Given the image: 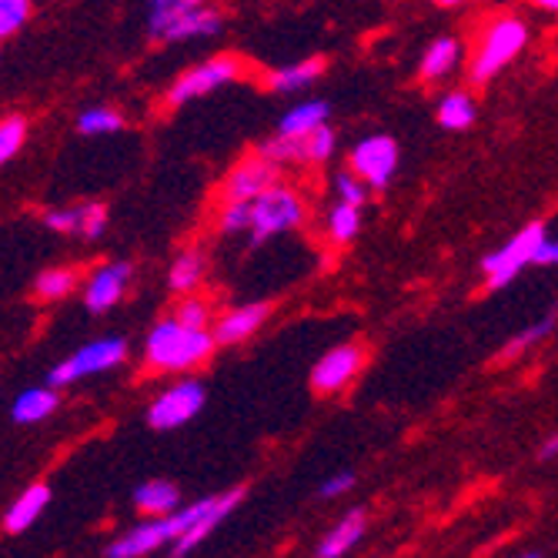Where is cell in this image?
Instances as JSON below:
<instances>
[{
  "instance_id": "obj_1",
  "label": "cell",
  "mask_w": 558,
  "mask_h": 558,
  "mask_svg": "<svg viewBox=\"0 0 558 558\" xmlns=\"http://www.w3.org/2000/svg\"><path fill=\"white\" fill-rule=\"evenodd\" d=\"M218 338L208 328H187L178 318L161 322L155 331L147 335V365H155L161 372H187L201 362L211 359Z\"/></svg>"
},
{
  "instance_id": "obj_2",
  "label": "cell",
  "mask_w": 558,
  "mask_h": 558,
  "mask_svg": "<svg viewBox=\"0 0 558 558\" xmlns=\"http://www.w3.org/2000/svg\"><path fill=\"white\" fill-rule=\"evenodd\" d=\"M208 509H211V498H201V501L187 505V509H181V515H158L155 522H144L137 529H131L128 535H121L108 548V555L111 558H137V555L161 548L165 542H178Z\"/></svg>"
},
{
  "instance_id": "obj_3",
  "label": "cell",
  "mask_w": 558,
  "mask_h": 558,
  "mask_svg": "<svg viewBox=\"0 0 558 558\" xmlns=\"http://www.w3.org/2000/svg\"><path fill=\"white\" fill-rule=\"evenodd\" d=\"M525 40H529V27L519 17H501V21H495L488 27V34H485L482 47L475 50V61L469 68V77L475 84L492 81L525 47Z\"/></svg>"
},
{
  "instance_id": "obj_4",
  "label": "cell",
  "mask_w": 558,
  "mask_h": 558,
  "mask_svg": "<svg viewBox=\"0 0 558 558\" xmlns=\"http://www.w3.org/2000/svg\"><path fill=\"white\" fill-rule=\"evenodd\" d=\"M301 218H304V205L291 187L284 184L268 187L265 194L251 201V244H262L271 234L298 228Z\"/></svg>"
},
{
  "instance_id": "obj_5",
  "label": "cell",
  "mask_w": 558,
  "mask_h": 558,
  "mask_svg": "<svg viewBox=\"0 0 558 558\" xmlns=\"http://www.w3.org/2000/svg\"><path fill=\"white\" fill-rule=\"evenodd\" d=\"M542 241H545V225H529L509 244L498 247L495 255L482 258V271L488 278V288H505L525 265H535Z\"/></svg>"
},
{
  "instance_id": "obj_6",
  "label": "cell",
  "mask_w": 558,
  "mask_h": 558,
  "mask_svg": "<svg viewBox=\"0 0 558 558\" xmlns=\"http://www.w3.org/2000/svg\"><path fill=\"white\" fill-rule=\"evenodd\" d=\"M124 354H128V344H124L121 338H100V341H90V344H84V348L74 354V359L61 362L58 368H50L47 385L61 388V385H71V381H77V378H84V375L108 372V368H114V365L124 362Z\"/></svg>"
},
{
  "instance_id": "obj_7",
  "label": "cell",
  "mask_w": 558,
  "mask_h": 558,
  "mask_svg": "<svg viewBox=\"0 0 558 558\" xmlns=\"http://www.w3.org/2000/svg\"><path fill=\"white\" fill-rule=\"evenodd\" d=\"M201 409H205V388L197 381H181L155 398V404L147 409V425L155 432H171L187 425Z\"/></svg>"
},
{
  "instance_id": "obj_8",
  "label": "cell",
  "mask_w": 558,
  "mask_h": 558,
  "mask_svg": "<svg viewBox=\"0 0 558 558\" xmlns=\"http://www.w3.org/2000/svg\"><path fill=\"white\" fill-rule=\"evenodd\" d=\"M238 74H241V64L234 58H218V61L201 64V68H194V71H187L184 77L174 81V87L168 90V105L181 108V105H187V100H194V97H205V94L225 87Z\"/></svg>"
},
{
  "instance_id": "obj_9",
  "label": "cell",
  "mask_w": 558,
  "mask_h": 558,
  "mask_svg": "<svg viewBox=\"0 0 558 558\" xmlns=\"http://www.w3.org/2000/svg\"><path fill=\"white\" fill-rule=\"evenodd\" d=\"M278 168L281 165H275L271 158H265L262 150H258L255 158L241 161L231 171V178L225 181V187H221L225 205H234V201H255L258 194H265L268 187H275L278 184Z\"/></svg>"
},
{
  "instance_id": "obj_10",
  "label": "cell",
  "mask_w": 558,
  "mask_h": 558,
  "mask_svg": "<svg viewBox=\"0 0 558 558\" xmlns=\"http://www.w3.org/2000/svg\"><path fill=\"white\" fill-rule=\"evenodd\" d=\"M351 168L372 187H388V181L395 178V168H398V144L385 134L362 141L351 155Z\"/></svg>"
},
{
  "instance_id": "obj_11",
  "label": "cell",
  "mask_w": 558,
  "mask_h": 558,
  "mask_svg": "<svg viewBox=\"0 0 558 558\" xmlns=\"http://www.w3.org/2000/svg\"><path fill=\"white\" fill-rule=\"evenodd\" d=\"M359 368H362V348H354V344L331 348L312 372V388L322 395L341 391L354 375H359Z\"/></svg>"
},
{
  "instance_id": "obj_12",
  "label": "cell",
  "mask_w": 558,
  "mask_h": 558,
  "mask_svg": "<svg viewBox=\"0 0 558 558\" xmlns=\"http://www.w3.org/2000/svg\"><path fill=\"white\" fill-rule=\"evenodd\" d=\"M131 281V265L124 262H114V265H105V268H97L94 278L87 281V291H84V304H87V312H108L114 308V304L121 301L124 288Z\"/></svg>"
},
{
  "instance_id": "obj_13",
  "label": "cell",
  "mask_w": 558,
  "mask_h": 558,
  "mask_svg": "<svg viewBox=\"0 0 558 558\" xmlns=\"http://www.w3.org/2000/svg\"><path fill=\"white\" fill-rule=\"evenodd\" d=\"M241 498H244V488H234V492H225V495H215L211 498V509L205 512V515H201L178 542H174V555H187L197 542H205L234 509H238V505H241Z\"/></svg>"
},
{
  "instance_id": "obj_14",
  "label": "cell",
  "mask_w": 558,
  "mask_h": 558,
  "mask_svg": "<svg viewBox=\"0 0 558 558\" xmlns=\"http://www.w3.org/2000/svg\"><path fill=\"white\" fill-rule=\"evenodd\" d=\"M268 318V304H244V308H234L231 315H225L215 328L218 344H238L244 338L255 335Z\"/></svg>"
},
{
  "instance_id": "obj_15",
  "label": "cell",
  "mask_w": 558,
  "mask_h": 558,
  "mask_svg": "<svg viewBox=\"0 0 558 558\" xmlns=\"http://www.w3.org/2000/svg\"><path fill=\"white\" fill-rule=\"evenodd\" d=\"M47 505H50V488H47L44 482L31 485V488L11 505V512H8V519H4V529H8L11 535L31 529V525L37 522V515L47 509Z\"/></svg>"
},
{
  "instance_id": "obj_16",
  "label": "cell",
  "mask_w": 558,
  "mask_h": 558,
  "mask_svg": "<svg viewBox=\"0 0 558 558\" xmlns=\"http://www.w3.org/2000/svg\"><path fill=\"white\" fill-rule=\"evenodd\" d=\"M221 14L215 8H194L184 17H178L158 40H191V37H211L221 31Z\"/></svg>"
},
{
  "instance_id": "obj_17",
  "label": "cell",
  "mask_w": 558,
  "mask_h": 558,
  "mask_svg": "<svg viewBox=\"0 0 558 558\" xmlns=\"http://www.w3.org/2000/svg\"><path fill=\"white\" fill-rule=\"evenodd\" d=\"M365 535V512H348L318 545V558H338L354 548V542H362Z\"/></svg>"
},
{
  "instance_id": "obj_18",
  "label": "cell",
  "mask_w": 558,
  "mask_h": 558,
  "mask_svg": "<svg viewBox=\"0 0 558 558\" xmlns=\"http://www.w3.org/2000/svg\"><path fill=\"white\" fill-rule=\"evenodd\" d=\"M54 409H58L54 385H50V388H27L24 395H17L11 415H14L17 425H34V422H44Z\"/></svg>"
},
{
  "instance_id": "obj_19",
  "label": "cell",
  "mask_w": 558,
  "mask_h": 558,
  "mask_svg": "<svg viewBox=\"0 0 558 558\" xmlns=\"http://www.w3.org/2000/svg\"><path fill=\"white\" fill-rule=\"evenodd\" d=\"M134 505L144 515H171V512H178L181 495L171 482H144L134 492Z\"/></svg>"
},
{
  "instance_id": "obj_20",
  "label": "cell",
  "mask_w": 558,
  "mask_h": 558,
  "mask_svg": "<svg viewBox=\"0 0 558 558\" xmlns=\"http://www.w3.org/2000/svg\"><path fill=\"white\" fill-rule=\"evenodd\" d=\"M328 100H304V105H298L294 111L284 114L281 121V134H291V137H304L308 131H315L318 124H325L328 118Z\"/></svg>"
},
{
  "instance_id": "obj_21",
  "label": "cell",
  "mask_w": 558,
  "mask_h": 558,
  "mask_svg": "<svg viewBox=\"0 0 558 558\" xmlns=\"http://www.w3.org/2000/svg\"><path fill=\"white\" fill-rule=\"evenodd\" d=\"M475 118H478L475 100L469 94H462V90L448 94L441 105H438V124L448 128V131H465V128L475 124Z\"/></svg>"
},
{
  "instance_id": "obj_22",
  "label": "cell",
  "mask_w": 558,
  "mask_h": 558,
  "mask_svg": "<svg viewBox=\"0 0 558 558\" xmlns=\"http://www.w3.org/2000/svg\"><path fill=\"white\" fill-rule=\"evenodd\" d=\"M322 74H325V58L301 61V64H294V68H284V71H278V74H271V90H278V94L301 90V87L315 84Z\"/></svg>"
},
{
  "instance_id": "obj_23",
  "label": "cell",
  "mask_w": 558,
  "mask_h": 558,
  "mask_svg": "<svg viewBox=\"0 0 558 558\" xmlns=\"http://www.w3.org/2000/svg\"><path fill=\"white\" fill-rule=\"evenodd\" d=\"M201 4H205V0H150V21H147L150 37H161L178 17H184L187 11Z\"/></svg>"
},
{
  "instance_id": "obj_24",
  "label": "cell",
  "mask_w": 558,
  "mask_h": 558,
  "mask_svg": "<svg viewBox=\"0 0 558 558\" xmlns=\"http://www.w3.org/2000/svg\"><path fill=\"white\" fill-rule=\"evenodd\" d=\"M454 61H459V40L441 37V40H435L428 47V54L422 61V77L425 81H438V77H445L454 68Z\"/></svg>"
},
{
  "instance_id": "obj_25",
  "label": "cell",
  "mask_w": 558,
  "mask_h": 558,
  "mask_svg": "<svg viewBox=\"0 0 558 558\" xmlns=\"http://www.w3.org/2000/svg\"><path fill=\"white\" fill-rule=\"evenodd\" d=\"M201 275H205V258L197 255V251H184V255L171 265V275H168V284L171 291H191Z\"/></svg>"
},
{
  "instance_id": "obj_26",
  "label": "cell",
  "mask_w": 558,
  "mask_h": 558,
  "mask_svg": "<svg viewBox=\"0 0 558 558\" xmlns=\"http://www.w3.org/2000/svg\"><path fill=\"white\" fill-rule=\"evenodd\" d=\"M328 228H331V238H335L338 244H348L354 234H359V228H362L359 205H351V201H338L335 211H331V221H328Z\"/></svg>"
},
{
  "instance_id": "obj_27",
  "label": "cell",
  "mask_w": 558,
  "mask_h": 558,
  "mask_svg": "<svg viewBox=\"0 0 558 558\" xmlns=\"http://www.w3.org/2000/svg\"><path fill=\"white\" fill-rule=\"evenodd\" d=\"M74 284H77V275H74V271H68V268H54V271H44V275L37 278L34 291H37V298H40V301H58V298L71 294V291H74Z\"/></svg>"
},
{
  "instance_id": "obj_28",
  "label": "cell",
  "mask_w": 558,
  "mask_h": 558,
  "mask_svg": "<svg viewBox=\"0 0 558 558\" xmlns=\"http://www.w3.org/2000/svg\"><path fill=\"white\" fill-rule=\"evenodd\" d=\"M335 150V131L328 124H318L301 137V158L304 161H328Z\"/></svg>"
},
{
  "instance_id": "obj_29",
  "label": "cell",
  "mask_w": 558,
  "mask_h": 558,
  "mask_svg": "<svg viewBox=\"0 0 558 558\" xmlns=\"http://www.w3.org/2000/svg\"><path fill=\"white\" fill-rule=\"evenodd\" d=\"M124 128V121H121V114H114L111 108H90V111H84L81 118H77V131L81 134H114V131H121Z\"/></svg>"
},
{
  "instance_id": "obj_30",
  "label": "cell",
  "mask_w": 558,
  "mask_h": 558,
  "mask_svg": "<svg viewBox=\"0 0 558 558\" xmlns=\"http://www.w3.org/2000/svg\"><path fill=\"white\" fill-rule=\"evenodd\" d=\"M555 318H558V312H548V315H545V318H542L538 325H532L529 331H522L519 338H512L509 344L501 348V359L509 362V359H515L519 351H525V348H532L535 341H542V338H545V335H548V331L555 328Z\"/></svg>"
},
{
  "instance_id": "obj_31",
  "label": "cell",
  "mask_w": 558,
  "mask_h": 558,
  "mask_svg": "<svg viewBox=\"0 0 558 558\" xmlns=\"http://www.w3.org/2000/svg\"><path fill=\"white\" fill-rule=\"evenodd\" d=\"M24 137H27V121L21 114L4 118V124H0V161H11L21 150Z\"/></svg>"
},
{
  "instance_id": "obj_32",
  "label": "cell",
  "mask_w": 558,
  "mask_h": 558,
  "mask_svg": "<svg viewBox=\"0 0 558 558\" xmlns=\"http://www.w3.org/2000/svg\"><path fill=\"white\" fill-rule=\"evenodd\" d=\"M262 155L271 158L275 165H288V161H304L301 158V137H291V134H281L275 141H265L262 144Z\"/></svg>"
},
{
  "instance_id": "obj_33",
  "label": "cell",
  "mask_w": 558,
  "mask_h": 558,
  "mask_svg": "<svg viewBox=\"0 0 558 558\" xmlns=\"http://www.w3.org/2000/svg\"><path fill=\"white\" fill-rule=\"evenodd\" d=\"M31 14V0H0V34L11 37Z\"/></svg>"
},
{
  "instance_id": "obj_34",
  "label": "cell",
  "mask_w": 558,
  "mask_h": 558,
  "mask_svg": "<svg viewBox=\"0 0 558 558\" xmlns=\"http://www.w3.org/2000/svg\"><path fill=\"white\" fill-rule=\"evenodd\" d=\"M174 318H178L181 325H187V328H208V322H211V308H208V301L187 298V301H181V304H178Z\"/></svg>"
},
{
  "instance_id": "obj_35",
  "label": "cell",
  "mask_w": 558,
  "mask_h": 558,
  "mask_svg": "<svg viewBox=\"0 0 558 558\" xmlns=\"http://www.w3.org/2000/svg\"><path fill=\"white\" fill-rule=\"evenodd\" d=\"M251 231V201H234V205L225 208L221 215V231L231 234V231Z\"/></svg>"
},
{
  "instance_id": "obj_36",
  "label": "cell",
  "mask_w": 558,
  "mask_h": 558,
  "mask_svg": "<svg viewBox=\"0 0 558 558\" xmlns=\"http://www.w3.org/2000/svg\"><path fill=\"white\" fill-rule=\"evenodd\" d=\"M81 221H84V208H64V211H47L44 215V225L50 231H64V234L81 231Z\"/></svg>"
},
{
  "instance_id": "obj_37",
  "label": "cell",
  "mask_w": 558,
  "mask_h": 558,
  "mask_svg": "<svg viewBox=\"0 0 558 558\" xmlns=\"http://www.w3.org/2000/svg\"><path fill=\"white\" fill-rule=\"evenodd\" d=\"M335 191L341 194V201H351V205H359V208L368 201V187L359 181V174H338Z\"/></svg>"
},
{
  "instance_id": "obj_38",
  "label": "cell",
  "mask_w": 558,
  "mask_h": 558,
  "mask_svg": "<svg viewBox=\"0 0 558 558\" xmlns=\"http://www.w3.org/2000/svg\"><path fill=\"white\" fill-rule=\"evenodd\" d=\"M105 225H108V208L105 205H84V221H81V234L87 241L105 234Z\"/></svg>"
},
{
  "instance_id": "obj_39",
  "label": "cell",
  "mask_w": 558,
  "mask_h": 558,
  "mask_svg": "<svg viewBox=\"0 0 558 558\" xmlns=\"http://www.w3.org/2000/svg\"><path fill=\"white\" fill-rule=\"evenodd\" d=\"M348 488H354V475H351V472H341V475H335V478L325 482L322 495H325V498H338V495H344Z\"/></svg>"
},
{
  "instance_id": "obj_40",
  "label": "cell",
  "mask_w": 558,
  "mask_h": 558,
  "mask_svg": "<svg viewBox=\"0 0 558 558\" xmlns=\"http://www.w3.org/2000/svg\"><path fill=\"white\" fill-rule=\"evenodd\" d=\"M535 265H558V241H542Z\"/></svg>"
},
{
  "instance_id": "obj_41",
  "label": "cell",
  "mask_w": 558,
  "mask_h": 558,
  "mask_svg": "<svg viewBox=\"0 0 558 558\" xmlns=\"http://www.w3.org/2000/svg\"><path fill=\"white\" fill-rule=\"evenodd\" d=\"M555 454H558V435H555V438H548V441L542 445V451H538V459H542V462H551V459H555Z\"/></svg>"
},
{
  "instance_id": "obj_42",
  "label": "cell",
  "mask_w": 558,
  "mask_h": 558,
  "mask_svg": "<svg viewBox=\"0 0 558 558\" xmlns=\"http://www.w3.org/2000/svg\"><path fill=\"white\" fill-rule=\"evenodd\" d=\"M532 4H538L542 11H558V0H532Z\"/></svg>"
},
{
  "instance_id": "obj_43",
  "label": "cell",
  "mask_w": 558,
  "mask_h": 558,
  "mask_svg": "<svg viewBox=\"0 0 558 558\" xmlns=\"http://www.w3.org/2000/svg\"><path fill=\"white\" fill-rule=\"evenodd\" d=\"M441 8H454V4H465V0H438Z\"/></svg>"
}]
</instances>
